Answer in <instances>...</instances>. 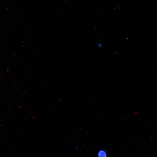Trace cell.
I'll return each instance as SVG.
<instances>
[{
	"label": "cell",
	"instance_id": "6da1fadb",
	"mask_svg": "<svg viewBox=\"0 0 157 157\" xmlns=\"http://www.w3.org/2000/svg\"><path fill=\"white\" fill-rule=\"evenodd\" d=\"M98 155V157H107V154L104 150H101L99 151Z\"/></svg>",
	"mask_w": 157,
	"mask_h": 157
}]
</instances>
